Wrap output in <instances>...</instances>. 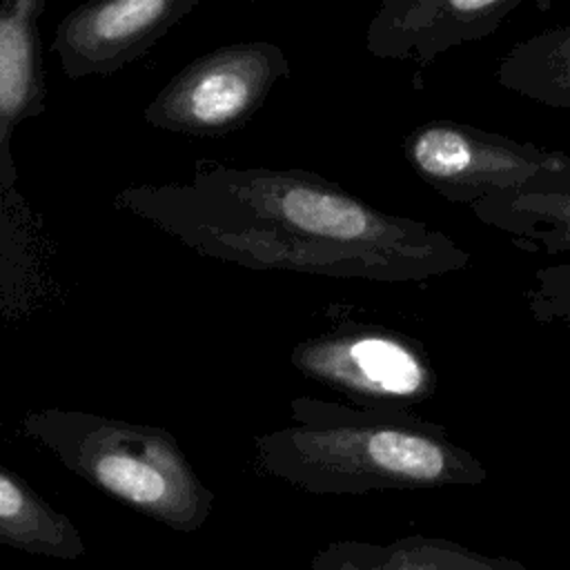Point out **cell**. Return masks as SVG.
Here are the masks:
<instances>
[{
    "label": "cell",
    "instance_id": "8992f818",
    "mask_svg": "<svg viewBox=\"0 0 570 570\" xmlns=\"http://www.w3.org/2000/svg\"><path fill=\"white\" fill-rule=\"evenodd\" d=\"M401 149L405 163L428 187L443 200L468 207L559 169L566 160L563 151L450 118L416 125L403 136Z\"/></svg>",
    "mask_w": 570,
    "mask_h": 570
},
{
    "label": "cell",
    "instance_id": "52a82bcc",
    "mask_svg": "<svg viewBox=\"0 0 570 570\" xmlns=\"http://www.w3.org/2000/svg\"><path fill=\"white\" fill-rule=\"evenodd\" d=\"M470 212L541 258L523 289L530 316L543 325H570V154L559 169L483 198Z\"/></svg>",
    "mask_w": 570,
    "mask_h": 570
},
{
    "label": "cell",
    "instance_id": "7c38bea8",
    "mask_svg": "<svg viewBox=\"0 0 570 570\" xmlns=\"http://www.w3.org/2000/svg\"><path fill=\"white\" fill-rule=\"evenodd\" d=\"M0 546L60 561L85 557L76 523L22 476L0 465Z\"/></svg>",
    "mask_w": 570,
    "mask_h": 570
},
{
    "label": "cell",
    "instance_id": "3957f363",
    "mask_svg": "<svg viewBox=\"0 0 570 570\" xmlns=\"http://www.w3.org/2000/svg\"><path fill=\"white\" fill-rule=\"evenodd\" d=\"M20 430L69 472L169 530L196 532L212 514L214 492L165 428L47 407L27 412Z\"/></svg>",
    "mask_w": 570,
    "mask_h": 570
},
{
    "label": "cell",
    "instance_id": "5b68a950",
    "mask_svg": "<svg viewBox=\"0 0 570 570\" xmlns=\"http://www.w3.org/2000/svg\"><path fill=\"white\" fill-rule=\"evenodd\" d=\"M292 365L307 379L343 392L354 405L412 407L436 392L428 350L394 327L341 323L301 341Z\"/></svg>",
    "mask_w": 570,
    "mask_h": 570
},
{
    "label": "cell",
    "instance_id": "7a4b0ae2",
    "mask_svg": "<svg viewBox=\"0 0 570 570\" xmlns=\"http://www.w3.org/2000/svg\"><path fill=\"white\" fill-rule=\"evenodd\" d=\"M289 416V425L254 439V463L312 494L432 490L488 479L485 465L445 425L410 407L296 396Z\"/></svg>",
    "mask_w": 570,
    "mask_h": 570
},
{
    "label": "cell",
    "instance_id": "4fadbf2b",
    "mask_svg": "<svg viewBox=\"0 0 570 570\" xmlns=\"http://www.w3.org/2000/svg\"><path fill=\"white\" fill-rule=\"evenodd\" d=\"M494 80L532 102L570 109V22L514 42L497 60Z\"/></svg>",
    "mask_w": 570,
    "mask_h": 570
},
{
    "label": "cell",
    "instance_id": "ba28073f",
    "mask_svg": "<svg viewBox=\"0 0 570 570\" xmlns=\"http://www.w3.org/2000/svg\"><path fill=\"white\" fill-rule=\"evenodd\" d=\"M203 0H94L71 9L49 45L67 78L111 76L142 58Z\"/></svg>",
    "mask_w": 570,
    "mask_h": 570
},
{
    "label": "cell",
    "instance_id": "30bf717a",
    "mask_svg": "<svg viewBox=\"0 0 570 570\" xmlns=\"http://www.w3.org/2000/svg\"><path fill=\"white\" fill-rule=\"evenodd\" d=\"M45 0L0 2V176L13 183L9 140L13 129L45 111L47 82L38 38Z\"/></svg>",
    "mask_w": 570,
    "mask_h": 570
},
{
    "label": "cell",
    "instance_id": "8fae6325",
    "mask_svg": "<svg viewBox=\"0 0 570 570\" xmlns=\"http://www.w3.org/2000/svg\"><path fill=\"white\" fill-rule=\"evenodd\" d=\"M312 570H525L512 559L476 554L461 543L403 537L387 543L332 541L309 561Z\"/></svg>",
    "mask_w": 570,
    "mask_h": 570
},
{
    "label": "cell",
    "instance_id": "9c48e42d",
    "mask_svg": "<svg viewBox=\"0 0 570 570\" xmlns=\"http://www.w3.org/2000/svg\"><path fill=\"white\" fill-rule=\"evenodd\" d=\"M523 0H383L365 29V49L381 60L414 65L412 85L439 56L497 33Z\"/></svg>",
    "mask_w": 570,
    "mask_h": 570
},
{
    "label": "cell",
    "instance_id": "6da1fadb",
    "mask_svg": "<svg viewBox=\"0 0 570 570\" xmlns=\"http://www.w3.org/2000/svg\"><path fill=\"white\" fill-rule=\"evenodd\" d=\"M114 205L203 256L249 269L401 285L470 265V252L443 229L381 212L305 169L200 158L189 183L127 187Z\"/></svg>",
    "mask_w": 570,
    "mask_h": 570
},
{
    "label": "cell",
    "instance_id": "277c9868",
    "mask_svg": "<svg viewBox=\"0 0 570 570\" xmlns=\"http://www.w3.org/2000/svg\"><path fill=\"white\" fill-rule=\"evenodd\" d=\"M292 67L281 47L265 40L218 47L183 67L145 107L147 125L189 136L240 129Z\"/></svg>",
    "mask_w": 570,
    "mask_h": 570
}]
</instances>
